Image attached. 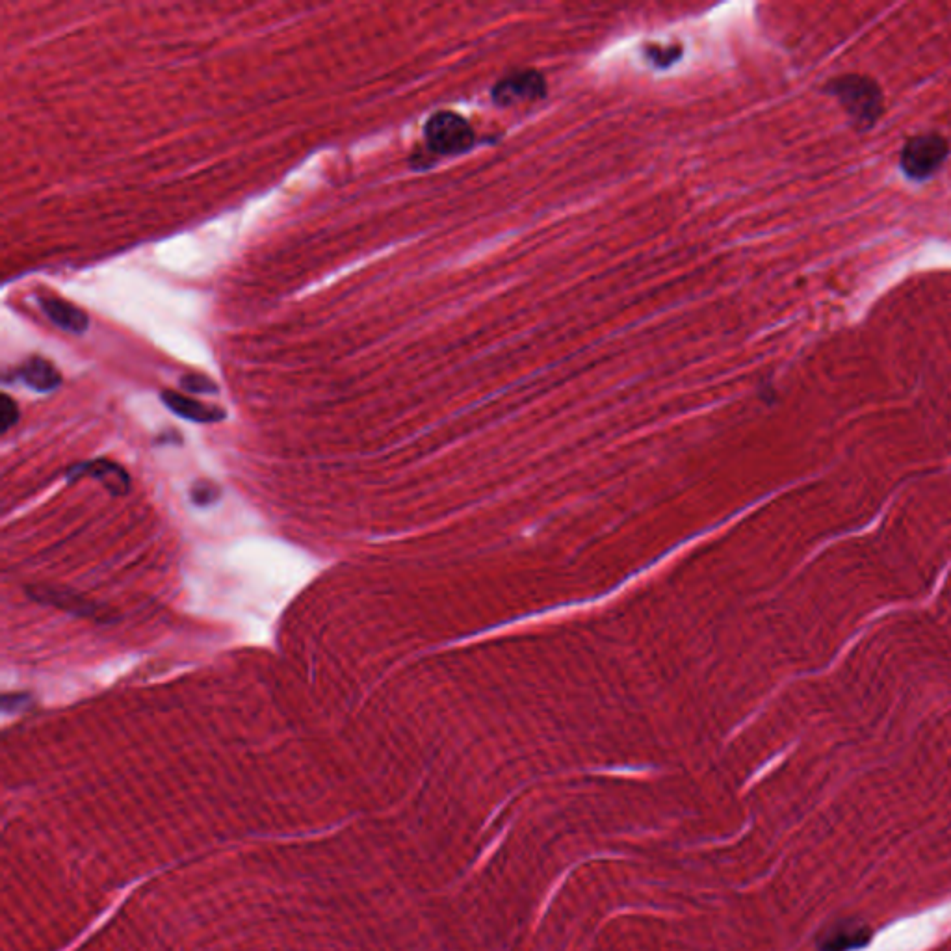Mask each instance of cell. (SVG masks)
<instances>
[{
  "label": "cell",
  "instance_id": "7",
  "mask_svg": "<svg viewBox=\"0 0 951 951\" xmlns=\"http://www.w3.org/2000/svg\"><path fill=\"white\" fill-rule=\"evenodd\" d=\"M28 595L41 602V604H51L60 610H66L75 615H84V617H93L97 613V608L93 606L90 600L82 599L77 593H71L66 589H54V587H32L28 589Z\"/></svg>",
  "mask_w": 951,
  "mask_h": 951
},
{
  "label": "cell",
  "instance_id": "6",
  "mask_svg": "<svg viewBox=\"0 0 951 951\" xmlns=\"http://www.w3.org/2000/svg\"><path fill=\"white\" fill-rule=\"evenodd\" d=\"M162 402L170 409L171 413L179 415L184 420H192L199 424H214L225 418V411L218 405H207L194 398H188L184 394L175 391L162 392Z\"/></svg>",
  "mask_w": 951,
  "mask_h": 951
},
{
  "label": "cell",
  "instance_id": "12",
  "mask_svg": "<svg viewBox=\"0 0 951 951\" xmlns=\"http://www.w3.org/2000/svg\"><path fill=\"white\" fill-rule=\"evenodd\" d=\"M19 420V407L14 402L12 396L2 394V404H0V431L6 433L10 428H14Z\"/></svg>",
  "mask_w": 951,
  "mask_h": 951
},
{
  "label": "cell",
  "instance_id": "3",
  "mask_svg": "<svg viewBox=\"0 0 951 951\" xmlns=\"http://www.w3.org/2000/svg\"><path fill=\"white\" fill-rule=\"evenodd\" d=\"M950 157V145L938 134H920L911 138L901 151V170L912 181L933 177Z\"/></svg>",
  "mask_w": 951,
  "mask_h": 951
},
{
  "label": "cell",
  "instance_id": "10",
  "mask_svg": "<svg viewBox=\"0 0 951 951\" xmlns=\"http://www.w3.org/2000/svg\"><path fill=\"white\" fill-rule=\"evenodd\" d=\"M870 942V931L862 925L840 924L821 938L820 951L859 950Z\"/></svg>",
  "mask_w": 951,
  "mask_h": 951
},
{
  "label": "cell",
  "instance_id": "5",
  "mask_svg": "<svg viewBox=\"0 0 951 951\" xmlns=\"http://www.w3.org/2000/svg\"><path fill=\"white\" fill-rule=\"evenodd\" d=\"M82 476H90L93 480L103 483L114 496L127 495L131 491V478H129L127 470L123 469L118 463H114V461H108V459L86 461V463L71 467L67 472L69 482L79 480Z\"/></svg>",
  "mask_w": 951,
  "mask_h": 951
},
{
  "label": "cell",
  "instance_id": "2",
  "mask_svg": "<svg viewBox=\"0 0 951 951\" xmlns=\"http://www.w3.org/2000/svg\"><path fill=\"white\" fill-rule=\"evenodd\" d=\"M424 138L428 149L443 157L469 153L476 144V132L469 121L450 110L435 112L426 121Z\"/></svg>",
  "mask_w": 951,
  "mask_h": 951
},
{
  "label": "cell",
  "instance_id": "8",
  "mask_svg": "<svg viewBox=\"0 0 951 951\" xmlns=\"http://www.w3.org/2000/svg\"><path fill=\"white\" fill-rule=\"evenodd\" d=\"M17 378L21 379L30 389L38 392H51L62 383L60 372L49 361L41 357L28 359L25 365L17 370Z\"/></svg>",
  "mask_w": 951,
  "mask_h": 951
},
{
  "label": "cell",
  "instance_id": "13",
  "mask_svg": "<svg viewBox=\"0 0 951 951\" xmlns=\"http://www.w3.org/2000/svg\"><path fill=\"white\" fill-rule=\"evenodd\" d=\"M680 54H682V51L677 49V47H667V49L651 47V49L647 51L649 60H651L652 64H656L658 67H667L671 66V64H675Z\"/></svg>",
  "mask_w": 951,
  "mask_h": 951
},
{
  "label": "cell",
  "instance_id": "1",
  "mask_svg": "<svg viewBox=\"0 0 951 951\" xmlns=\"http://www.w3.org/2000/svg\"><path fill=\"white\" fill-rule=\"evenodd\" d=\"M825 92L833 95L862 131L872 129L885 110V97L879 84L864 75H842L831 80Z\"/></svg>",
  "mask_w": 951,
  "mask_h": 951
},
{
  "label": "cell",
  "instance_id": "4",
  "mask_svg": "<svg viewBox=\"0 0 951 951\" xmlns=\"http://www.w3.org/2000/svg\"><path fill=\"white\" fill-rule=\"evenodd\" d=\"M547 97V79L534 69L515 71L498 80L493 88V101L498 106H517L534 103Z\"/></svg>",
  "mask_w": 951,
  "mask_h": 951
},
{
  "label": "cell",
  "instance_id": "9",
  "mask_svg": "<svg viewBox=\"0 0 951 951\" xmlns=\"http://www.w3.org/2000/svg\"><path fill=\"white\" fill-rule=\"evenodd\" d=\"M41 307L45 314L51 318L56 326L71 331V333H84L90 326V318L75 307L73 303L58 298H45L41 300Z\"/></svg>",
  "mask_w": 951,
  "mask_h": 951
},
{
  "label": "cell",
  "instance_id": "11",
  "mask_svg": "<svg viewBox=\"0 0 951 951\" xmlns=\"http://www.w3.org/2000/svg\"><path fill=\"white\" fill-rule=\"evenodd\" d=\"M181 387L184 391L194 392V394H216L218 385L201 374H186L181 378Z\"/></svg>",
  "mask_w": 951,
  "mask_h": 951
},
{
  "label": "cell",
  "instance_id": "14",
  "mask_svg": "<svg viewBox=\"0 0 951 951\" xmlns=\"http://www.w3.org/2000/svg\"><path fill=\"white\" fill-rule=\"evenodd\" d=\"M218 495H220V491H218V487L212 485V483H197V485H194V489H192V500H194L196 504H199V506H209L212 502H216Z\"/></svg>",
  "mask_w": 951,
  "mask_h": 951
}]
</instances>
